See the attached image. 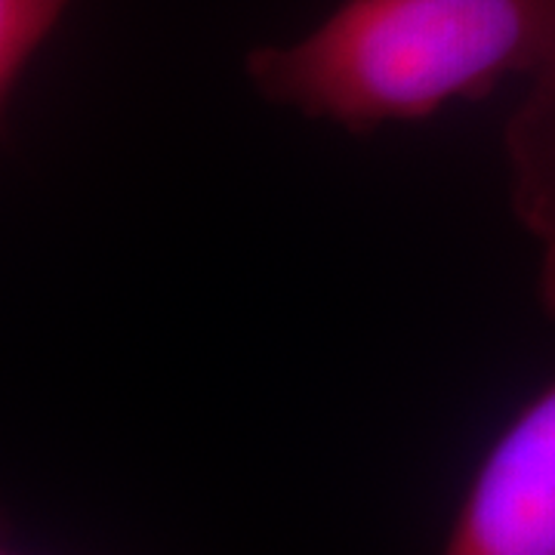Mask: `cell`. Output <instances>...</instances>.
Wrapping results in <instances>:
<instances>
[{
  "label": "cell",
  "mask_w": 555,
  "mask_h": 555,
  "mask_svg": "<svg viewBox=\"0 0 555 555\" xmlns=\"http://www.w3.org/2000/svg\"><path fill=\"white\" fill-rule=\"evenodd\" d=\"M553 56L555 0H343L297 43L250 50L244 72L266 102L358 137L488 100Z\"/></svg>",
  "instance_id": "obj_1"
},
{
  "label": "cell",
  "mask_w": 555,
  "mask_h": 555,
  "mask_svg": "<svg viewBox=\"0 0 555 555\" xmlns=\"http://www.w3.org/2000/svg\"><path fill=\"white\" fill-rule=\"evenodd\" d=\"M441 550L555 555V377L481 456Z\"/></svg>",
  "instance_id": "obj_2"
},
{
  "label": "cell",
  "mask_w": 555,
  "mask_h": 555,
  "mask_svg": "<svg viewBox=\"0 0 555 555\" xmlns=\"http://www.w3.org/2000/svg\"><path fill=\"white\" fill-rule=\"evenodd\" d=\"M503 155L513 214L540 247V306L555 318V56L506 124Z\"/></svg>",
  "instance_id": "obj_3"
},
{
  "label": "cell",
  "mask_w": 555,
  "mask_h": 555,
  "mask_svg": "<svg viewBox=\"0 0 555 555\" xmlns=\"http://www.w3.org/2000/svg\"><path fill=\"white\" fill-rule=\"evenodd\" d=\"M72 0H0V102L16 96L28 62L53 35Z\"/></svg>",
  "instance_id": "obj_4"
}]
</instances>
